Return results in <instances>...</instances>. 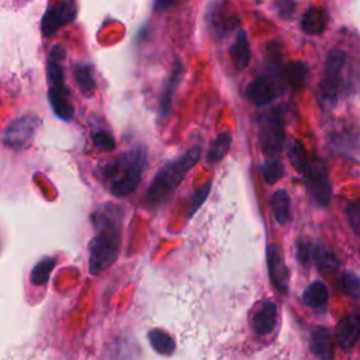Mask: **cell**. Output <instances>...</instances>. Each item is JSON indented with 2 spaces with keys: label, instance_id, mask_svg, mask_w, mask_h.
Instances as JSON below:
<instances>
[{
  "label": "cell",
  "instance_id": "7c38bea8",
  "mask_svg": "<svg viewBox=\"0 0 360 360\" xmlns=\"http://www.w3.org/2000/svg\"><path fill=\"white\" fill-rule=\"evenodd\" d=\"M277 323V305L273 301H264L253 316V329L259 336L269 335Z\"/></svg>",
  "mask_w": 360,
  "mask_h": 360
},
{
  "label": "cell",
  "instance_id": "e0dca14e",
  "mask_svg": "<svg viewBox=\"0 0 360 360\" xmlns=\"http://www.w3.org/2000/svg\"><path fill=\"white\" fill-rule=\"evenodd\" d=\"M328 14L321 7H309L301 17V28L308 35H319L325 31Z\"/></svg>",
  "mask_w": 360,
  "mask_h": 360
},
{
  "label": "cell",
  "instance_id": "5b68a950",
  "mask_svg": "<svg viewBox=\"0 0 360 360\" xmlns=\"http://www.w3.org/2000/svg\"><path fill=\"white\" fill-rule=\"evenodd\" d=\"M346 63V53L340 48H333L328 52L325 60L323 76L319 82V96L322 103L333 105L340 90V76Z\"/></svg>",
  "mask_w": 360,
  "mask_h": 360
},
{
  "label": "cell",
  "instance_id": "6da1fadb",
  "mask_svg": "<svg viewBox=\"0 0 360 360\" xmlns=\"http://www.w3.org/2000/svg\"><path fill=\"white\" fill-rule=\"evenodd\" d=\"M121 208L112 204L101 205L91 215L97 229L89 245V269L91 274L104 271L117 260L121 249Z\"/></svg>",
  "mask_w": 360,
  "mask_h": 360
},
{
  "label": "cell",
  "instance_id": "7402d4cb",
  "mask_svg": "<svg viewBox=\"0 0 360 360\" xmlns=\"http://www.w3.org/2000/svg\"><path fill=\"white\" fill-rule=\"evenodd\" d=\"M231 143H232L231 132L225 131V132H221L219 135H217V138L211 142V145L207 150V162L211 165L221 162L225 158V155L228 153Z\"/></svg>",
  "mask_w": 360,
  "mask_h": 360
},
{
  "label": "cell",
  "instance_id": "52a82bcc",
  "mask_svg": "<svg viewBox=\"0 0 360 360\" xmlns=\"http://www.w3.org/2000/svg\"><path fill=\"white\" fill-rule=\"evenodd\" d=\"M304 177H305L308 191L314 198V201L321 207H326L330 201L332 186H330V180H329L325 165L321 160L311 163Z\"/></svg>",
  "mask_w": 360,
  "mask_h": 360
},
{
  "label": "cell",
  "instance_id": "484cf974",
  "mask_svg": "<svg viewBox=\"0 0 360 360\" xmlns=\"http://www.w3.org/2000/svg\"><path fill=\"white\" fill-rule=\"evenodd\" d=\"M148 338H149V342H150L152 347L159 354H172L174 352V346H176L174 340L165 330H162V329H152L149 332Z\"/></svg>",
  "mask_w": 360,
  "mask_h": 360
},
{
  "label": "cell",
  "instance_id": "d4e9b609",
  "mask_svg": "<svg viewBox=\"0 0 360 360\" xmlns=\"http://www.w3.org/2000/svg\"><path fill=\"white\" fill-rule=\"evenodd\" d=\"M288 159L291 162V165L294 166V169L297 172H300L302 176L307 173V170L309 169V160L307 156V150L302 146V143L300 141H292L288 145Z\"/></svg>",
  "mask_w": 360,
  "mask_h": 360
},
{
  "label": "cell",
  "instance_id": "836d02e7",
  "mask_svg": "<svg viewBox=\"0 0 360 360\" xmlns=\"http://www.w3.org/2000/svg\"><path fill=\"white\" fill-rule=\"evenodd\" d=\"M274 7L281 18H290L294 14L295 3L294 0H276Z\"/></svg>",
  "mask_w": 360,
  "mask_h": 360
},
{
  "label": "cell",
  "instance_id": "cb8c5ba5",
  "mask_svg": "<svg viewBox=\"0 0 360 360\" xmlns=\"http://www.w3.org/2000/svg\"><path fill=\"white\" fill-rule=\"evenodd\" d=\"M304 302L311 308H322L326 305L329 300V292L326 285L322 281H314L311 283L304 294H302Z\"/></svg>",
  "mask_w": 360,
  "mask_h": 360
},
{
  "label": "cell",
  "instance_id": "30bf717a",
  "mask_svg": "<svg viewBox=\"0 0 360 360\" xmlns=\"http://www.w3.org/2000/svg\"><path fill=\"white\" fill-rule=\"evenodd\" d=\"M183 70H184V66H183L181 60L176 59L173 66H172V70L169 73L167 82H166L162 93H160V98H159V114H160V117H166L170 112V108H172V104H173V97H174V93H176V90L180 84Z\"/></svg>",
  "mask_w": 360,
  "mask_h": 360
},
{
  "label": "cell",
  "instance_id": "5bb4252c",
  "mask_svg": "<svg viewBox=\"0 0 360 360\" xmlns=\"http://www.w3.org/2000/svg\"><path fill=\"white\" fill-rule=\"evenodd\" d=\"M267 264H269V274L273 284L281 290H287V269L283 262L281 253L276 245H270L267 249Z\"/></svg>",
  "mask_w": 360,
  "mask_h": 360
},
{
  "label": "cell",
  "instance_id": "1f68e13d",
  "mask_svg": "<svg viewBox=\"0 0 360 360\" xmlns=\"http://www.w3.org/2000/svg\"><path fill=\"white\" fill-rule=\"evenodd\" d=\"M346 217L353 232L360 236V200H354L346 207Z\"/></svg>",
  "mask_w": 360,
  "mask_h": 360
},
{
  "label": "cell",
  "instance_id": "44dd1931",
  "mask_svg": "<svg viewBox=\"0 0 360 360\" xmlns=\"http://www.w3.org/2000/svg\"><path fill=\"white\" fill-rule=\"evenodd\" d=\"M239 24V18L235 13L231 11L229 6H218L212 14V27L218 34L228 32Z\"/></svg>",
  "mask_w": 360,
  "mask_h": 360
},
{
  "label": "cell",
  "instance_id": "f1b7e54d",
  "mask_svg": "<svg viewBox=\"0 0 360 360\" xmlns=\"http://www.w3.org/2000/svg\"><path fill=\"white\" fill-rule=\"evenodd\" d=\"M338 287L352 298H360V278L353 273H343L338 280Z\"/></svg>",
  "mask_w": 360,
  "mask_h": 360
},
{
  "label": "cell",
  "instance_id": "7a4b0ae2",
  "mask_svg": "<svg viewBox=\"0 0 360 360\" xmlns=\"http://www.w3.org/2000/svg\"><path fill=\"white\" fill-rule=\"evenodd\" d=\"M146 166V150L138 145L100 166V177L115 197H127L141 183Z\"/></svg>",
  "mask_w": 360,
  "mask_h": 360
},
{
  "label": "cell",
  "instance_id": "3957f363",
  "mask_svg": "<svg viewBox=\"0 0 360 360\" xmlns=\"http://www.w3.org/2000/svg\"><path fill=\"white\" fill-rule=\"evenodd\" d=\"M200 156L201 148L191 146L181 156L162 166L149 184L145 195L146 202L150 205H158L165 201L180 186L186 174L200 160Z\"/></svg>",
  "mask_w": 360,
  "mask_h": 360
},
{
  "label": "cell",
  "instance_id": "4fadbf2b",
  "mask_svg": "<svg viewBox=\"0 0 360 360\" xmlns=\"http://www.w3.org/2000/svg\"><path fill=\"white\" fill-rule=\"evenodd\" d=\"M229 56L232 59L233 66L238 70H243L248 68L250 58H252V51L248 39V34L245 30H239L236 32V37L229 46Z\"/></svg>",
  "mask_w": 360,
  "mask_h": 360
},
{
  "label": "cell",
  "instance_id": "f546056e",
  "mask_svg": "<svg viewBox=\"0 0 360 360\" xmlns=\"http://www.w3.org/2000/svg\"><path fill=\"white\" fill-rule=\"evenodd\" d=\"M91 141H93V145L100 149V150H104V152H112L115 149V141H114V136L108 132V131H104V129H100L97 132H93L91 134Z\"/></svg>",
  "mask_w": 360,
  "mask_h": 360
},
{
  "label": "cell",
  "instance_id": "ffe728a7",
  "mask_svg": "<svg viewBox=\"0 0 360 360\" xmlns=\"http://www.w3.org/2000/svg\"><path fill=\"white\" fill-rule=\"evenodd\" d=\"M270 205L277 224L285 225L291 218V200L285 190H276L271 194Z\"/></svg>",
  "mask_w": 360,
  "mask_h": 360
},
{
  "label": "cell",
  "instance_id": "4dcf8cb0",
  "mask_svg": "<svg viewBox=\"0 0 360 360\" xmlns=\"http://www.w3.org/2000/svg\"><path fill=\"white\" fill-rule=\"evenodd\" d=\"M211 190V181L200 186L193 194H191V202H190V208H188V218L193 217L195 214V211L201 207V204L207 200L208 194Z\"/></svg>",
  "mask_w": 360,
  "mask_h": 360
},
{
  "label": "cell",
  "instance_id": "d6a6232c",
  "mask_svg": "<svg viewBox=\"0 0 360 360\" xmlns=\"http://www.w3.org/2000/svg\"><path fill=\"white\" fill-rule=\"evenodd\" d=\"M311 252H312V242L307 239H301L297 242V257L301 264L307 266L311 263Z\"/></svg>",
  "mask_w": 360,
  "mask_h": 360
},
{
  "label": "cell",
  "instance_id": "8992f818",
  "mask_svg": "<svg viewBox=\"0 0 360 360\" xmlns=\"http://www.w3.org/2000/svg\"><path fill=\"white\" fill-rule=\"evenodd\" d=\"M39 125H41V121L35 115H24V117L15 118L3 131L4 146L14 150L25 149L34 139Z\"/></svg>",
  "mask_w": 360,
  "mask_h": 360
},
{
  "label": "cell",
  "instance_id": "9a60e30c",
  "mask_svg": "<svg viewBox=\"0 0 360 360\" xmlns=\"http://www.w3.org/2000/svg\"><path fill=\"white\" fill-rule=\"evenodd\" d=\"M309 347L319 360H330L333 357V340L330 332L325 328H315L311 332Z\"/></svg>",
  "mask_w": 360,
  "mask_h": 360
},
{
  "label": "cell",
  "instance_id": "d590c367",
  "mask_svg": "<svg viewBox=\"0 0 360 360\" xmlns=\"http://www.w3.org/2000/svg\"><path fill=\"white\" fill-rule=\"evenodd\" d=\"M359 252H360V250H359Z\"/></svg>",
  "mask_w": 360,
  "mask_h": 360
},
{
  "label": "cell",
  "instance_id": "ac0fdd59",
  "mask_svg": "<svg viewBox=\"0 0 360 360\" xmlns=\"http://www.w3.org/2000/svg\"><path fill=\"white\" fill-rule=\"evenodd\" d=\"M73 79L83 96L91 97L96 90L93 66L90 63H76L73 66Z\"/></svg>",
  "mask_w": 360,
  "mask_h": 360
},
{
  "label": "cell",
  "instance_id": "603a6c76",
  "mask_svg": "<svg viewBox=\"0 0 360 360\" xmlns=\"http://www.w3.org/2000/svg\"><path fill=\"white\" fill-rule=\"evenodd\" d=\"M311 262L323 273L333 271L338 267V259L335 255L321 243H312Z\"/></svg>",
  "mask_w": 360,
  "mask_h": 360
},
{
  "label": "cell",
  "instance_id": "83f0119b",
  "mask_svg": "<svg viewBox=\"0 0 360 360\" xmlns=\"http://www.w3.org/2000/svg\"><path fill=\"white\" fill-rule=\"evenodd\" d=\"M260 172L267 184H276L284 174V166L277 159H267L262 165Z\"/></svg>",
  "mask_w": 360,
  "mask_h": 360
},
{
  "label": "cell",
  "instance_id": "ba28073f",
  "mask_svg": "<svg viewBox=\"0 0 360 360\" xmlns=\"http://www.w3.org/2000/svg\"><path fill=\"white\" fill-rule=\"evenodd\" d=\"M76 6L73 1H60L56 6L51 7L45 11L42 21H41V30L45 37L53 35L59 28L69 24L76 17Z\"/></svg>",
  "mask_w": 360,
  "mask_h": 360
},
{
  "label": "cell",
  "instance_id": "e575fe53",
  "mask_svg": "<svg viewBox=\"0 0 360 360\" xmlns=\"http://www.w3.org/2000/svg\"><path fill=\"white\" fill-rule=\"evenodd\" d=\"M174 0H155L153 1V11H165L170 6H173Z\"/></svg>",
  "mask_w": 360,
  "mask_h": 360
},
{
  "label": "cell",
  "instance_id": "277c9868",
  "mask_svg": "<svg viewBox=\"0 0 360 360\" xmlns=\"http://www.w3.org/2000/svg\"><path fill=\"white\" fill-rule=\"evenodd\" d=\"M285 139L284 111L280 105L273 107L260 118L259 143L262 152L269 159H276L283 150Z\"/></svg>",
  "mask_w": 360,
  "mask_h": 360
},
{
  "label": "cell",
  "instance_id": "d6986e66",
  "mask_svg": "<svg viewBox=\"0 0 360 360\" xmlns=\"http://www.w3.org/2000/svg\"><path fill=\"white\" fill-rule=\"evenodd\" d=\"M307 73H308L307 65L301 60H295V62H290L283 69L281 79L287 86H290L292 90L297 91L304 87L307 80Z\"/></svg>",
  "mask_w": 360,
  "mask_h": 360
},
{
  "label": "cell",
  "instance_id": "9c48e42d",
  "mask_svg": "<svg viewBox=\"0 0 360 360\" xmlns=\"http://www.w3.org/2000/svg\"><path fill=\"white\" fill-rule=\"evenodd\" d=\"M277 96V86L269 75L257 76L248 87L246 97L257 107L270 104Z\"/></svg>",
  "mask_w": 360,
  "mask_h": 360
},
{
  "label": "cell",
  "instance_id": "2e32d148",
  "mask_svg": "<svg viewBox=\"0 0 360 360\" xmlns=\"http://www.w3.org/2000/svg\"><path fill=\"white\" fill-rule=\"evenodd\" d=\"M48 101L55 115H58L60 120L70 121L73 118L75 108L69 98V89H63V90L48 89Z\"/></svg>",
  "mask_w": 360,
  "mask_h": 360
},
{
  "label": "cell",
  "instance_id": "4316f807",
  "mask_svg": "<svg viewBox=\"0 0 360 360\" xmlns=\"http://www.w3.org/2000/svg\"><path fill=\"white\" fill-rule=\"evenodd\" d=\"M56 264V260L53 257H45L42 259L41 262H38L34 269H32V273H31V280L35 285H42L48 281L51 273H52V269L55 267Z\"/></svg>",
  "mask_w": 360,
  "mask_h": 360
},
{
  "label": "cell",
  "instance_id": "8fae6325",
  "mask_svg": "<svg viewBox=\"0 0 360 360\" xmlns=\"http://www.w3.org/2000/svg\"><path fill=\"white\" fill-rule=\"evenodd\" d=\"M336 340L339 346L345 350H349L360 338V316L347 315L339 321L335 329Z\"/></svg>",
  "mask_w": 360,
  "mask_h": 360
}]
</instances>
